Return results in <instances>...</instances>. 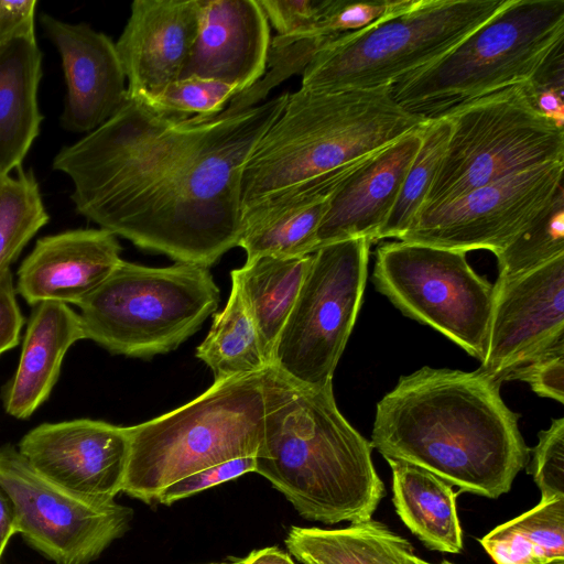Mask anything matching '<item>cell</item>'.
Instances as JSON below:
<instances>
[{"label": "cell", "instance_id": "7a4b0ae2", "mask_svg": "<svg viewBox=\"0 0 564 564\" xmlns=\"http://www.w3.org/2000/svg\"><path fill=\"white\" fill-rule=\"evenodd\" d=\"M500 383L480 371L422 367L400 377L378 403L371 446L384 458L420 466L458 492L507 494L527 465L519 414Z\"/></svg>", "mask_w": 564, "mask_h": 564}, {"label": "cell", "instance_id": "30bf717a", "mask_svg": "<svg viewBox=\"0 0 564 564\" xmlns=\"http://www.w3.org/2000/svg\"><path fill=\"white\" fill-rule=\"evenodd\" d=\"M372 281L404 315L484 361L495 288L471 269L466 252L401 240L383 243L376 250Z\"/></svg>", "mask_w": 564, "mask_h": 564}, {"label": "cell", "instance_id": "9c48e42d", "mask_svg": "<svg viewBox=\"0 0 564 564\" xmlns=\"http://www.w3.org/2000/svg\"><path fill=\"white\" fill-rule=\"evenodd\" d=\"M444 116L448 140L422 212L522 171L564 162V128L538 110L527 83Z\"/></svg>", "mask_w": 564, "mask_h": 564}, {"label": "cell", "instance_id": "1f68e13d", "mask_svg": "<svg viewBox=\"0 0 564 564\" xmlns=\"http://www.w3.org/2000/svg\"><path fill=\"white\" fill-rule=\"evenodd\" d=\"M334 37L317 34L271 37L263 75L251 87L237 94L219 116H232L254 107L272 88L295 74H302L317 52Z\"/></svg>", "mask_w": 564, "mask_h": 564}, {"label": "cell", "instance_id": "4dcf8cb0", "mask_svg": "<svg viewBox=\"0 0 564 564\" xmlns=\"http://www.w3.org/2000/svg\"><path fill=\"white\" fill-rule=\"evenodd\" d=\"M564 254V189L544 213L495 256L499 278H513Z\"/></svg>", "mask_w": 564, "mask_h": 564}, {"label": "cell", "instance_id": "7bdbcfd3", "mask_svg": "<svg viewBox=\"0 0 564 564\" xmlns=\"http://www.w3.org/2000/svg\"><path fill=\"white\" fill-rule=\"evenodd\" d=\"M417 564H433V563H429V562H426V561H424V560H422V558L417 557ZM438 564H453V563H451V562H448V561H443V562H441V563H438Z\"/></svg>", "mask_w": 564, "mask_h": 564}, {"label": "cell", "instance_id": "bcb514c9", "mask_svg": "<svg viewBox=\"0 0 564 564\" xmlns=\"http://www.w3.org/2000/svg\"><path fill=\"white\" fill-rule=\"evenodd\" d=\"M550 564H564V561L553 562V563H550Z\"/></svg>", "mask_w": 564, "mask_h": 564}, {"label": "cell", "instance_id": "6da1fadb", "mask_svg": "<svg viewBox=\"0 0 564 564\" xmlns=\"http://www.w3.org/2000/svg\"><path fill=\"white\" fill-rule=\"evenodd\" d=\"M290 93L232 116H167L127 97L53 169L78 214L137 247L209 268L238 246L246 163Z\"/></svg>", "mask_w": 564, "mask_h": 564}, {"label": "cell", "instance_id": "9a60e30c", "mask_svg": "<svg viewBox=\"0 0 564 564\" xmlns=\"http://www.w3.org/2000/svg\"><path fill=\"white\" fill-rule=\"evenodd\" d=\"M17 449L40 475L85 499L111 502L122 490L127 426L91 419L43 423Z\"/></svg>", "mask_w": 564, "mask_h": 564}, {"label": "cell", "instance_id": "277c9868", "mask_svg": "<svg viewBox=\"0 0 564 564\" xmlns=\"http://www.w3.org/2000/svg\"><path fill=\"white\" fill-rule=\"evenodd\" d=\"M393 87L315 90L301 87L245 165L242 213L307 187H337L355 170L427 120L403 109Z\"/></svg>", "mask_w": 564, "mask_h": 564}, {"label": "cell", "instance_id": "d4e9b609", "mask_svg": "<svg viewBox=\"0 0 564 564\" xmlns=\"http://www.w3.org/2000/svg\"><path fill=\"white\" fill-rule=\"evenodd\" d=\"M285 545L302 564H417L411 543L372 519L341 529L293 525Z\"/></svg>", "mask_w": 564, "mask_h": 564}, {"label": "cell", "instance_id": "d590c367", "mask_svg": "<svg viewBox=\"0 0 564 564\" xmlns=\"http://www.w3.org/2000/svg\"><path fill=\"white\" fill-rule=\"evenodd\" d=\"M276 35L316 34L328 0H258ZM318 35V34H317Z\"/></svg>", "mask_w": 564, "mask_h": 564}, {"label": "cell", "instance_id": "ffe728a7", "mask_svg": "<svg viewBox=\"0 0 564 564\" xmlns=\"http://www.w3.org/2000/svg\"><path fill=\"white\" fill-rule=\"evenodd\" d=\"M424 127L383 148L335 188L317 229L316 250L346 239L375 241L421 147Z\"/></svg>", "mask_w": 564, "mask_h": 564}, {"label": "cell", "instance_id": "83f0119b", "mask_svg": "<svg viewBox=\"0 0 564 564\" xmlns=\"http://www.w3.org/2000/svg\"><path fill=\"white\" fill-rule=\"evenodd\" d=\"M496 564L564 561V497L540 502L479 540Z\"/></svg>", "mask_w": 564, "mask_h": 564}, {"label": "cell", "instance_id": "603a6c76", "mask_svg": "<svg viewBox=\"0 0 564 564\" xmlns=\"http://www.w3.org/2000/svg\"><path fill=\"white\" fill-rule=\"evenodd\" d=\"M335 188L297 189L245 210L238 247L246 251L247 260L314 253L317 229Z\"/></svg>", "mask_w": 564, "mask_h": 564}, {"label": "cell", "instance_id": "d6986e66", "mask_svg": "<svg viewBox=\"0 0 564 564\" xmlns=\"http://www.w3.org/2000/svg\"><path fill=\"white\" fill-rule=\"evenodd\" d=\"M198 3V30L180 78L196 76L235 86L239 93L248 89L265 70L271 41L258 0Z\"/></svg>", "mask_w": 564, "mask_h": 564}, {"label": "cell", "instance_id": "3957f363", "mask_svg": "<svg viewBox=\"0 0 564 564\" xmlns=\"http://www.w3.org/2000/svg\"><path fill=\"white\" fill-rule=\"evenodd\" d=\"M265 413L254 471L305 519L325 524L372 519L384 485L372 446L339 412L333 381L299 382L263 370Z\"/></svg>", "mask_w": 564, "mask_h": 564}, {"label": "cell", "instance_id": "44dd1931", "mask_svg": "<svg viewBox=\"0 0 564 564\" xmlns=\"http://www.w3.org/2000/svg\"><path fill=\"white\" fill-rule=\"evenodd\" d=\"M85 339L79 314L69 305L43 302L28 322L18 367L3 391L4 411L29 419L50 397L67 350Z\"/></svg>", "mask_w": 564, "mask_h": 564}, {"label": "cell", "instance_id": "e0dca14e", "mask_svg": "<svg viewBox=\"0 0 564 564\" xmlns=\"http://www.w3.org/2000/svg\"><path fill=\"white\" fill-rule=\"evenodd\" d=\"M198 24V0L132 2L127 24L115 43L130 97L147 99L180 78Z\"/></svg>", "mask_w": 564, "mask_h": 564}, {"label": "cell", "instance_id": "7402d4cb", "mask_svg": "<svg viewBox=\"0 0 564 564\" xmlns=\"http://www.w3.org/2000/svg\"><path fill=\"white\" fill-rule=\"evenodd\" d=\"M42 57L36 36L0 45V173L4 176L22 167L40 133Z\"/></svg>", "mask_w": 564, "mask_h": 564}, {"label": "cell", "instance_id": "e575fe53", "mask_svg": "<svg viewBox=\"0 0 564 564\" xmlns=\"http://www.w3.org/2000/svg\"><path fill=\"white\" fill-rule=\"evenodd\" d=\"M528 473L541 491V500L564 497V417L539 433Z\"/></svg>", "mask_w": 564, "mask_h": 564}, {"label": "cell", "instance_id": "60d3db41", "mask_svg": "<svg viewBox=\"0 0 564 564\" xmlns=\"http://www.w3.org/2000/svg\"><path fill=\"white\" fill-rule=\"evenodd\" d=\"M18 533L13 506L0 486V560L10 539Z\"/></svg>", "mask_w": 564, "mask_h": 564}, {"label": "cell", "instance_id": "8d00e7d4", "mask_svg": "<svg viewBox=\"0 0 564 564\" xmlns=\"http://www.w3.org/2000/svg\"><path fill=\"white\" fill-rule=\"evenodd\" d=\"M254 456L239 457L210 466L167 486L160 494L156 503L170 506L177 500L254 471Z\"/></svg>", "mask_w": 564, "mask_h": 564}, {"label": "cell", "instance_id": "8992f818", "mask_svg": "<svg viewBox=\"0 0 564 564\" xmlns=\"http://www.w3.org/2000/svg\"><path fill=\"white\" fill-rule=\"evenodd\" d=\"M564 44V0H505L455 47L408 75L395 101L425 120L505 88L524 84Z\"/></svg>", "mask_w": 564, "mask_h": 564}, {"label": "cell", "instance_id": "4fadbf2b", "mask_svg": "<svg viewBox=\"0 0 564 564\" xmlns=\"http://www.w3.org/2000/svg\"><path fill=\"white\" fill-rule=\"evenodd\" d=\"M563 171L564 162L545 163L471 189L421 212L400 240L496 254L544 213Z\"/></svg>", "mask_w": 564, "mask_h": 564}, {"label": "cell", "instance_id": "f6af8a7d", "mask_svg": "<svg viewBox=\"0 0 564 564\" xmlns=\"http://www.w3.org/2000/svg\"><path fill=\"white\" fill-rule=\"evenodd\" d=\"M6 177H7V176H4V175H2V174L0 173V185H1V183L3 182V180H4Z\"/></svg>", "mask_w": 564, "mask_h": 564}, {"label": "cell", "instance_id": "484cf974", "mask_svg": "<svg viewBox=\"0 0 564 564\" xmlns=\"http://www.w3.org/2000/svg\"><path fill=\"white\" fill-rule=\"evenodd\" d=\"M312 258L313 253L301 257L261 256L246 260L241 268L230 272L231 280L238 283L247 301L269 364Z\"/></svg>", "mask_w": 564, "mask_h": 564}, {"label": "cell", "instance_id": "cb8c5ba5", "mask_svg": "<svg viewBox=\"0 0 564 564\" xmlns=\"http://www.w3.org/2000/svg\"><path fill=\"white\" fill-rule=\"evenodd\" d=\"M392 471V501L406 528L430 550L459 553L463 532L457 513L459 492L414 464L386 458Z\"/></svg>", "mask_w": 564, "mask_h": 564}, {"label": "cell", "instance_id": "ba28073f", "mask_svg": "<svg viewBox=\"0 0 564 564\" xmlns=\"http://www.w3.org/2000/svg\"><path fill=\"white\" fill-rule=\"evenodd\" d=\"M505 0H412L366 29L332 39L302 73L301 87H393L446 54L489 20Z\"/></svg>", "mask_w": 564, "mask_h": 564}, {"label": "cell", "instance_id": "d6a6232c", "mask_svg": "<svg viewBox=\"0 0 564 564\" xmlns=\"http://www.w3.org/2000/svg\"><path fill=\"white\" fill-rule=\"evenodd\" d=\"M238 93L235 86L191 76L178 78L155 95L139 100L167 116L188 118L189 115L195 120H207L219 115Z\"/></svg>", "mask_w": 564, "mask_h": 564}, {"label": "cell", "instance_id": "4316f807", "mask_svg": "<svg viewBox=\"0 0 564 564\" xmlns=\"http://www.w3.org/2000/svg\"><path fill=\"white\" fill-rule=\"evenodd\" d=\"M195 356L212 370L214 381L260 372L270 366L247 301L234 280L226 306L214 314Z\"/></svg>", "mask_w": 564, "mask_h": 564}, {"label": "cell", "instance_id": "b9f144b4", "mask_svg": "<svg viewBox=\"0 0 564 564\" xmlns=\"http://www.w3.org/2000/svg\"><path fill=\"white\" fill-rule=\"evenodd\" d=\"M243 564H295L292 557L279 547L270 546L251 552Z\"/></svg>", "mask_w": 564, "mask_h": 564}, {"label": "cell", "instance_id": "ac0fdd59", "mask_svg": "<svg viewBox=\"0 0 564 564\" xmlns=\"http://www.w3.org/2000/svg\"><path fill=\"white\" fill-rule=\"evenodd\" d=\"M108 230L80 228L40 238L18 270L17 292L30 305H79L122 261Z\"/></svg>", "mask_w": 564, "mask_h": 564}, {"label": "cell", "instance_id": "836d02e7", "mask_svg": "<svg viewBox=\"0 0 564 564\" xmlns=\"http://www.w3.org/2000/svg\"><path fill=\"white\" fill-rule=\"evenodd\" d=\"M412 0L345 1L328 0L315 33L339 36L366 29L405 9Z\"/></svg>", "mask_w": 564, "mask_h": 564}, {"label": "cell", "instance_id": "7c38bea8", "mask_svg": "<svg viewBox=\"0 0 564 564\" xmlns=\"http://www.w3.org/2000/svg\"><path fill=\"white\" fill-rule=\"evenodd\" d=\"M0 486L18 533L56 564H89L124 534L132 510L79 497L40 475L11 445L0 447Z\"/></svg>", "mask_w": 564, "mask_h": 564}, {"label": "cell", "instance_id": "f546056e", "mask_svg": "<svg viewBox=\"0 0 564 564\" xmlns=\"http://www.w3.org/2000/svg\"><path fill=\"white\" fill-rule=\"evenodd\" d=\"M50 220L32 170L18 169L0 185V275Z\"/></svg>", "mask_w": 564, "mask_h": 564}, {"label": "cell", "instance_id": "ee69618b", "mask_svg": "<svg viewBox=\"0 0 564 564\" xmlns=\"http://www.w3.org/2000/svg\"><path fill=\"white\" fill-rule=\"evenodd\" d=\"M210 564H243V558L231 561V562H224V563H210Z\"/></svg>", "mask_w": 564, "mask_h": 564}, {"label": "cell", "instance_id": "f35d334b", "mask_svg": "<svg viewBox=\"0 0 564 564\" xmlns=\"http://www.w3.org/2000/svg\"><path fill=\"white\" fill-rule=\"evenodd\" d=\"M23 324L12 274L8 271L0 275V356L18 345Z\"/></svg>", "mask_w": 564, "mask_h": 564}, {"label": "cell", "instance_id": "52a82bcc", "mask_svg": "<svg viewBox=\"0 0 564 564\" xmlns=\"http://www.w3.org/2000/svg\"><path fill=\"white\" fill-rule=\"evenodd\" d=\"M220 291L209 268L122 260L78 306L85 339L133 358L175 350L215 314Z\"/></svg>", "mask_w": 564, "mask_h": 564}, {"label": "cell", "instance_id": "f1b7e54d", "mask_svg": "<svg viewBox=\"0 0 564 564\" xmlns=\"http://www.w3.org/2000/svg\"><path fill=\"white\" fill-rule=\"evenodd\" d=\"M449 134V121L443 116L429 120L423 129L421 147L402 182L395 203L375 241L401 239L423 209L435 178Z\"/></svg>", "mask_w": 564, "mask_h": 564}, {"label": "cell", "instance_id": "74e56055", "mask_svg": "<svg viewBox=\"0 0 564 564\" xmlns=\"http://www.w3.org/2000/svg\"><path fill=\"white\" fill-rule=\"evenodd\" d=\"M506 380H521L539 395L564 402V347L511 370Z\"/></svg>", "mask_w": 564, "mask_h": 564}, {"label": "cell", "instance_id": "8fae6325", "mask_svg": "<svg viewBox=\"0 0 564 564\" xmlns=\"http://www.w3.org/2000/svg\"><path fill=\"white\" fill-rule=\"evenodd\" d=\"M371 243L346 239L313 253L271 366L308 386L333 381L361 306Z\"/></svg>", "mask_w": 564, "mask_h": 564}, {"label": "cell", "instance_id": "5bb4252c", "mask_svg": "<svg viewBox=\"0 0 564 564\" xmlns=\"http://www.w3.org/2000/svg\"><path fill=\"white\" fill-rule=\"evenodd\" d=\"M480 371L499 382L507 375L564 347V254L513 278H499Z\"/></svg>", "mask_w": 564, "mask_h": 564}, {"label": "cell", "instance_id": "5b68a950", "mask_svg": "<svg viewBox=\"0 0 564 564\" xmlns=\"http://www.w3.org/2000/svg\"><path fill=\"white\" fill-rule=\"evenodd\" d=\"M265 413L263 370L214 381L197 398L127 426L122 492L156 503L173 482L210 466L256 456Z\"/></svg>", "mask_w": 564, "mask_h": 564}, {"label": "cell", "instance_id": "ab89813d", "mask_svg": "<svg viewBox=\"0 0 564 564\" xmlns=\"http://www.w3.org/2000/svg\"><path fill=\"white\" fill-rule=\"evenodd\" d=\"M36 0H0V45L17 37H35Z\"/></svg>", "mask_w": 564, "mask_h": 564}, {"label": "cell", "instance_id": "2e32d148", "mask_svg": "<svg viewBox=\"0 0 564 564\" xmlns=\"http://www.w3.org/2000/svg\"><path fill=\"white\" fill-rule=\"evenodd\" d=\"M40 22L62 61L67 91L61 124L88 133L111 118L127 97L116 45L87 23H68L46 13Z\"/></svg>", "mask_w": 564, "mask_h": 564}]
</instances>
